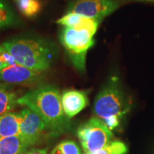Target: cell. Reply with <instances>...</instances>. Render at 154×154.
Listing matches in <instances>:
<instances>
[{
	"label": "cell",
	"instance_id": "19",
	"mask_svg": "<svg viewBox=\"0 0 154 154\" xmlns=\"http://www.w3.org/2000/svg\"><path fill=\"white\" fill-rule=\"evenodd\" d=\"M27 154H47V151L46 149H34L30 150L29 151L26 152Z\"/></svg>",
	"mask_w": 154,
	"mask_h": 154
},
{
	"label": "cell",
	"instance_id": "17",
	"mask_svg": "<svg viewBox=\"0 0 154 154\" xmlns=\"http://www.w3.org/2000/svg\"><path fill=\"white\" fill-rule=\"evenodd\" d=\"M128 148L121 140H113L103 149L90 154H126Z\"/></svg>",
	"mask_w": 154,
	"mask_h": 154
},
{
	"label": "cell",
	"instance_id": "2",
	"mask_svg": "<svg viewBox=\"0 0 154 154\" xmlns=\"http://www.w3.org/2000/svg\"><path fill=\"white\" fill-rule=\"evenodd\" d=\"M130 108L131 101L125 95L119 79L113 76L96 96L93 111L96 117L113 131L120 126L121 120Z\"/></svg>",
	"mask_w": 154,
	"mask_h": 154
},
{
	"label": "cell",
	"instance_id": "1",
	"mask_svg": "<svg viewBox=\"0 0 154 154\" xmlns=\"http://www.w3.org/2000/svg\"><path fill=\"white\" fill-rule=\"evenodd\" d=\"M17 103L29 108L39 116L53 136L66 133L70 128L69 119L62 107L61 96L55 86H38L19 98Z\"/></svg>",
	"mask_w": 154,
	"mask_h": 154
},
{
	"label": "cell",
	"instance_id": "20",
	"mask_svg": "<svg viewBox=\"0 0 154 154\" xmlns=\"http://www.w3.org/2000/svg\"><path fill=\"white\" fill-rule=\"evenodd\" d=\"M10 88V84L5 82H0V90H8Z\"/></svg>",
	"mask_w": 154,
	"mask_h": 154
},
{
	"label": "cell",
	"instance_id": "3",
	"mask_svg": "<svg viewBox=\"0 0 154 154\" xmlns=\"http://www.w3.org/2000/svg\"><path fill=\"white\" fill-rule=\"evenodd\" d=\"M2 46L12 56L17 63L40 72L51 66L54 51L51 45L44 40L34 38H13Z\"/></svg>",
	"mask_w": 154,
	"mask_h": 154
},
{
	"label": "cell",
	"instance_id": "14",
	"mask_svg": "<svg viewBox=\"0 0 154 154\" xmlns=\"http://www.w3.org/2000/svg\"><path fill=\"white\" fill-rule=\"evenodd\" d=\"M19 10L26 17H34L41 9L38 0H16Z\"/></svg>",
	"mask_w": 154,
	"mask_h": 154
},
{
	"label": "cell",
	"instance_id": "10",
	"mask_svg": "<svg viewBox=\"0 0 154 154\" xmlns=\"http://www.w3.org/2000/svg\"><path fill=\"white\" fill-rule=\"evenodd\" d=\"M58 24L65 27L73 28L75 29H89L96 32L100 22L94 19L89 18L76 13L67 12L57 22Z\"/></svg>",
	"mask_w": 154,
	"mask_h": 154
},
{
	"label": "cell",
	"instance_id": "18",
	"mask_svg": "<svg viewBox=\"0 0 154 154\" xmlns=\"http://www.w3.org/2000/svg\"><path fill=\"white\" fill-rule=\"evenodd\" d=\"M14 63H17L12 56L6 50L2 44H0V70L9 65Z\"/></svg>",
	"mask_w": 154,
	"mask_h": 154
},
{
	"label": "cell",
	"instance_id": "16",
	"mask_svg": "<svg viewBox=\"0 0 154 154\" xmlns=\"http://www.w3.org/2000/svg\"><path fill=\"white\" fill-rule=\"evenodd\" d=\"M50 154H82V151L74 140H63L56 146Z\"/></svg>",
	"mask_w": 154,
	"mask_h": 154
},
{
	"label": "cell",
	"instance_id": "6",
	"mask_svg": "<svg viewBox=\"0 0 154 154\" xmlns=\"http://www.w3.org/2000/svg\"><path fill=\"white\" fill-rule=\"evenodd\" d=\"M121 0H77L67 12L79 14L101 22L102 19L119 8Z\"/></svg>",
	"mask_w": 154,
	"mask_h": 154
},
{
	"label": "cell",
	"instance_id": "4",
	"mask_svg": "<svg viewBox=\"0 0 154 154\" xmlns=\"http://www.w3.org/2000/svg\"><path fill=\"white\" fill-rule=\"evenodd\" d=\"M95 34L94 31L86 29H75L63 26L61 30V44L73 65L81 72L85 71L86 53L94 44V36Z\"/></svg>",
	"mask_w": 154,
	"mask_h": 154
},
{
	"label": "cell",
	"instance_id": "12",
	"mask_svg": "<svg viewBox=\"0 0 154 154\" xmlns=\"http://www.w3.org/2000/svg\"><path fill=\"white\" fill-rule=\"evenodd\" d=\"M28 148L20 136L0 137V154H22Z\"/></svg>",
	"mask_w": 154,
	"mask_h": 154
},
{
	"label": "cell",
	"instance_id": "22",
	"mask_svg": "<svg viewBox=\"0 0 154 154\" xmlns=\"http://www.w3.org/2000/svg\"><path fill=\"white\" fill-rule=\"evenodd\" d=\"M22 154H27V153H22Z\"/></svg>",
	"mask_w": 154,
	"mask_h": 154
},
{
	"label": "cell",
	"instance_id": "5",
	"mask_svg": "<svg viewBox=\"0 0 154 154\" xmlns=\"http://www.w3.org/2000/svg\"><path fill=\"white\" fill-rule=\"evenodd\" d=\"M111 131L101 119L94 116L80 125L76 134L84 153L90 154L113 141V134Z\"/></svg>",
	"mask_w": 154,
	"mask_h": 154
},
{
	"label": "cell",
	"instance_id": "13",
	"mask_svg": "<svg viewBox=\"0 0 154 154\" xmlns=\"http://www.w3.org/2000/svg\"><path fill=\"white\" fill-rule=\"evenodd\" d=\"M16 94L7 90H0V116L9 113L17 103Z\"/></svg>",
	"mask_w": 154,
	"mask_h": 154
},
{
	"label": "cell",
	"instance_id": "15",
	"mask_svg": "<svg viewBox=\"0 0 154 154\" xmlns=\"http://www.w3.org/2000/svg\"><path fill=\"white\" fill-rule=\"evenodd\" d=\"M16 23V17L4 0H0V29L8 27Z\"/></svg>",
	"mask_w": 154,
	"mask_h": 154
},
{
	"label": "cell",
	"instance_id": "11",
	"mask_svg": "<svg viewBox=\"0 0 154 154\" xmlns=\"http://www.w3.org/2000/svg\"><path fill=\"white\" fill-rule=\"evenodd\" d=\"M20 113H7L0 116V137L19 136Z\"/></svg>",
	"mask_w": 154,
	"mask_h": 154
},
{
	"label": "cell",
	"instance_id": "9",
	"mask_svg": "<svg viewBox=\"0 0 154 154\" xmlns=\"http://www.w3.org/2000/svg\"><path fill=\"white\" fill-rule=\"evenodd\" d=\"M61 103L65 114L69 119H72L88 106L87 94L80 90H65L61 94Z\"/></svg>",
	"mask_w": 154,
	"mask_h": 154
},
{
	"label": "cell",
	"instance_id": "7",
	"mask_svg": "<svg viewBox=\"0 0 154 154\" xmlns=\"http://www.w3.org/2000/svg\"><path fill=\"white\" fill-rule=\"evenodd\" d=\"M19 113V136L29 147L38 143L47 126L39 116L27 107Z\"/></svg>",
	"mask_w": 154,
	"mask_h": 154
},
{
	"label": "cell",
	"instance_id": "21",
	"mask_svg": "<svg viewBox=\"0 0 154 154\" xmlns=\"http://www.w3.org/2000/svg\"><path fill=\"white\" fill-rule=\"evenodd\" d=\"M137 1H143V2H154V0H137Z\"/></svg>",
	"mask_w": 154,
	"mask_h": 154
},
{
	"label": "cell",
	"instance_id": "8",
	"mask_svg": "<svg viewBox=\"0 0 154 154\" xmlns=\"http://www.w3.org/2000/svg\"><path fill=\"white\" fill-rule=\"evenodd\" d=\"M42 73L14 63L0 70V81L9 84H32L39 79Z\"/></svg>",
	"mask_w": 154,
	"mask_h": 154
}]
</instances>
